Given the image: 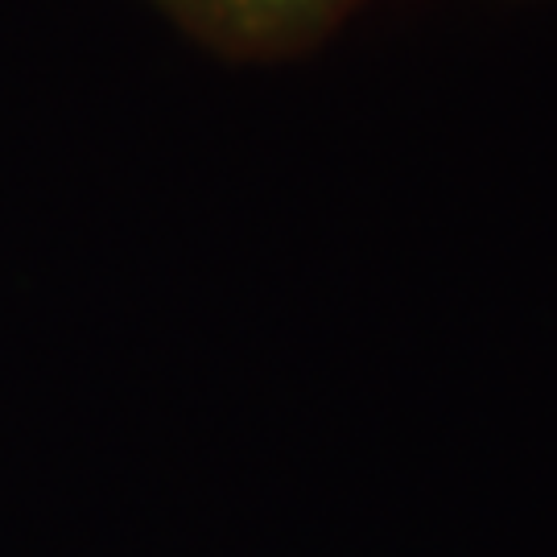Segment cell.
<instances>
[{
    "mask_svg": "<svg viewBox=\"0 0 557 557\" xmlns=\"http://www.w3.org/2000/svg\"><path fill=\"white\" fill-rule=\"evenodd\" d=\"M190 41L232 62H277L314 50L363 0H153Z\"/></svg>",
    "mask_w": 557,
    "mask_h": 557,
    "instance_id": "1",
    "label": "cell"
}]
</instances>
